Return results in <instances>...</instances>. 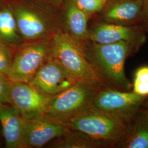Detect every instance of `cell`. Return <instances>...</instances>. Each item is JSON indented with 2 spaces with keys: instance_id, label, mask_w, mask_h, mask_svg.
<instances>
[{
  "instance_id": "6da1fadb",
  "label": "cell",
  "mask_w": 148,
  "mask_h": 148,
  "mask_svg": "<svg viewBox=\"0 0 148 148\" xmlns=\"http://www.w3.org/2000/svg\"><path fill=\"white\" fill-rule=\"evenodd\" d=\"M83 48L87 60L106 86L121 91L132 90V84L126 75L125 64L127 59L139 49L124 41L99 44L87 41Z\"/></svg>"
},
{
  "instance_id": "7a4b0ae2",
  "label": "cell",
  "mask_w": 148,
  "mask_h": 148,
  "mask_svg": "<svg viewBox=\"0 0 148 148\" xmlns=\"http://www.w3.org/2000/svg\"><path fill=\"white\" fill-rule=\"evenodd\" d=\"M24 42L51 38L60 29V8L46 0H10Z\"/></svg>"
},
{
  "instance_id": "3957f363",
  "label": "cell",
  "mask_w": 148,
  "mask_h": 148,
  "mask_svg": "<svg viewBox=\"0 0 148 148\" xmlns=\"http://www.w3.org/2000/svg\"><path fill=\"white\" fill-rule=\"evenodd\" d=\"M69 126L109 148H122L127 137L125 124L90 106L71 116Z\"/></svg>"
},
{
  "instance_id": "277c9868",
  "label": "cell",
  "mask_w": 148,
  "mask_h": 148,
  "mask_svg": "<svg viewBox=\"0 0 148 148\" xmlns=\"http://www.w3.org/2000/svg\"><path fill=\"white\" fill-rule=\"evenodd\" d=\"M51 57L57 61L77 82L97 86L105 85L86 58L83 45L60 29L52 37Z\"/></svg>"
},
{
  "instance_id": "5b68a950",
  "label": "cell",
  "mask_w": 148,
  "mask_h": 148,
  "mask_svg": "<svg viewBox=\"0 0 148 148\" xmlns=\"http://www.w3.org/2000/svg\"><path fill=\"white\" fill-rule=\"evenodd\" d=\"M147 97L104 85L95 90L89 106L113 117L127 127L143 109Z\"/></svg>"
},
{
  "instance_id": "8992f818",
  "label": "cell",
  "mask_w": 148,
  "mask_h": 148,
  "mask_svg": "<svg viewBox=\"0 0 148 148\" xmlns=\"http://www.w3.org/2000/svg\"><path fill=\"white\" fill-rule=\"evenodd\" d=\"M51 52L52 38L24 42L15 48L7 77L11 82L29 84Z\"/></svg>"
},
{
  "instance_id": "52a82bcc",
  "label": "cell",
  "mask_w": 148,
  "mask_h": 148,
  "mask_svg": "<svg viewBox=\"0 0 148 148\" xmlns=\"http://www.w3.org/2000/svg\"><path fill=\"white\" fill-rule=\"evenodd\" d=\"M52 96L27 83L11 82L9 104L26 120L42 116L47 114Z\"/></svg>"
},
{
  "instance_id": "ba28073f",
  "label": "cell",
  "mask_w": 148,
  "mask_h": 148,
  "mask_svg": "<svg viewBox=\"0 0 148 148\" xmlns=\"http://www.w3.org/2000/svg\"><path fill=\"white\" fill-rule=\"evenodd\" d=\"M101 86L75 84L52 98L47 114L54 117L72 116L90 106L95 90Z\"/></svg>"
},
{
  "instance_id": "9c48e42d",
  "label": "cell",
  "mask_w": 148,
  "mask_h": 148,
  "mask_svg": "<svg viewBox=\"0 0 148 148\" xmlns=\"http://www.w3.org/2000/svg\"><path fill=\"white\" fill-rule=\"evenodd\" d=\"M147 34L139 25L125 26L97 21L89 27L88 41L99 44L124 41L139 49L146 41Z\"/></svg>"
},
{
  "instance_id": "30bf717a",
  "label": "cell",
  "mask_w": 148,
  "mask_h": 148,
  "mask_svg": "<svg viewBox=\"0 0 148 148\" xmlns=\"http://www.w3.org/2000/svg\"><path fill=\"white\" fill-rule=\"evenodd\" d=\"M29 84L46 95L54 96L77 82L57 61L50 57Z\"/></svg>"
},
{
  "instance_id": "8fae6325",
  "label": "cell",
  "mask_w": 148,
  "mask_h": 148,
  "mask_svg": "<svg viewBox=\"0 0 148 148\" xmlns=\"http://www.w3.org/2000/svg\"><path fill=\"white\" fill-rule=\"evenodd\" d=\"M69 132L59 122L42 116L26 120L24 127L25 148H40L56 138H60Z\"/></svg>"
},
{
  "instance_id": "7c38bea8",
  "label": "cell",
  "mask_w": 148,
  "mask_h": 148,
  "mask_svg": "<svg viewBox=\"0 0 148 148\" xmlns=\"http://www.w3.org/2000/svg\"><path fill=\"white\" fill-rule=\"evenodd\" d=\"M143 0H110L99 14L101 21L125 26L139 25Z\"/></svg>"
},
{
  "instance_id": "4fadbf2b",
  "label": "cell",
  "mask_w": 148,
  "mask_h": 148,
  "mask_svg": "<svg viewBox=\"0 0 148 148\" xmlns=\"http://www.w3.org/2000/svg\"><path fill=\"white\" fill-rule=\"evenodd\" d=\"M90 19L71 0H65L60 7V30L82 45L88 41Z\"/></svg>"
},
{
  "instance_id": "5bb4252c",
  "label": "cell",
  "mask_w": 148,
  "mask_h": 148,
  "mask_svg": "<svg viewBox=\"0 0 148 148\" xmlns=\"http://www.w3.org/2000/svg\"><path fill=\"white\" fill-rule=\"evenodd\" d=\"M25 119L13 106H0V123L7 148H25Z\"/></svg>"
},
{
  "instance_id": "9a60e30c",
  "label": "cell",
  "mask_w": 148,
  "mask_h": 148,
  "mask_svg": "<svg viewBox=\"0 0 148 148\" xmlns=\"http://www.w3.org/2000/svg\"><path fill=\"white\" fill-rule=\"evenodd\" d=\"M0 42L16 48L24 42L8 1L0 0Z\"/></svg>"
},
{
  "instance_id": "2e32d148",
  "label": "cell",
  "mask_w": 148,
  "mask_h": 148,
  "mask_svg": "<svg viewBox=\"0 0 148 148\" xmlns=\"http://www.w3.org/2000/svg\"><path fill=\"white\" fill-rule=\"evenodd\" d=\"M122 148H148V115L144 108L127 126Z\"/></svg>"
},
{
  "instance_id": "e0dca14e",
  "label": "cell",
  "mask_w": 148,
  "mask_h": 148,
  "mask_svg": "<svg viewBox=\"0 0 148 148\" xmlns=\"http://www.w3.org/2000/svg\"><path fill=\"white\" fill-rule=\"evenodd\" d=\"M56 147L68 148H97L106 147L105 144L95 140L83 133L75 131L62 137Z\"/></svg>"
},
{
  "instance_id": "ac0fdd59",
  "label": "cell",
  "mask_w": 148,
  "mask_h": 148,
  "mask_svg": "<svg viewBox=\"0 0 148 148\" xmlns=\"http://www.w3.org/2000/svg\"><path fill=\"white\" fill-rule=\"evenodd\" d=\"M131 91L143 97H148V65L138 68L134 71Z\"/></svg>"
},
{
  "instance_id": "d6986e66",
  "label": "cell",
  "mask_w": 148,
  "mask_h": 148,
  "mask_svg": "<svg viewBox=\"0 0 148 148\" xmlns=\"http://www.w3.org/2000/svg\"><path fill=\"white\" fill-rule=\"evenodd\" d=\"M81 11L90 18L99 14L108 2L106 0H71Z\"/></svg>"
},
{
  "instance_id": "ffe728a7",
  "label": "cell",
  "mask_w": 148,
  "mask_h": 148,
  "mask_svg": "<svg viewBox=\"0 0 148 148\" xmlns=\"http://www.w3.org/2000/svg\"><path fill=\"white\" fill-rule=\"evenodd\" d=\"M15 48L0 42V74L7 76L13 58Z\"/></svg>"
},
{
  "instance_id": "44dd1931",
  "label": "cell",
  "mask_w": 148,
  "mask_h": 148,
  "mask_svg": "<svg viewBox=\"0 0 148 148\" xmlns=\"http://www.w3.org/2000/svg\"><path fill=\"white\" fill-rule=\"evenodd\" d=\"M11 81L7 76L0 74V106L9 103Z\"/></svg>"
},
{
  "instance_id": "7402d4cb",
  "label": "cell",
  "mask_w": 148,
  "mask_h": 148,
  "mask_svg": "<svg viewBox=\"0 0 148 148\" xmlns=\"http://www.w3.org/2000/svg\"><path fill=\"white\" fill-rule=\"evenodd\" d=\"M139 25L148 33V0H143V8Z\"/></svg>"
},
{
  "instance_id": "603a6c76",
  "label": "cell",
  "mask_w": 148,
  "mask_h": 148,
  "mask_svg": "<svg viewBox=\"0 0 148 148\" xmlns=\"http://www.w3.org/2000/svg\"><path fill=\"white\" fill-rule=\"evenodd\" d=\"M50 2L51 3L53 4V5H56V7L60 8V6L63 3L64 1L65 0H46Z\"/></svg>"
},
{
  "instance_id": "cb8c5ba5",
  "label": "cell",
  "mask_w": 148,
  "mask_h": 148,
  "mask_svg": "<svg viewBox=\"0 0 148 148\" xmlns=\"http://www.w3.org/2000/svg\"><path fill=\"white\" fill-rule=\"evenodd\" d=\"M144 109L145 110V111H146L147 115H148V97L147 98L144 105Z\"/></svg>"
},
{
  "instance_id": "d4e9b609",
  "label": "cell",
  "mask_w": 148,
  "mask_h": 148,
  "mask_svg": "<svg viewBox=\"0 0 148 148\" xmlns=\"http://www.w3.org/2000/svg\"><path fill=\"white\" fill-rule=\"evenodd\" d=\"M5 1H10V0H5Z\"/></svg>"
},
{
  "instance_id": "484cf974",
  "label": "cell",
  "mask_w": 148,
  "mask_h": 148,
  "mask_svg": "<svg viewBox=\"0 0 148 148\" xmlns=\"http://www.w3.org/2000/svg\"><path fill=\"white\" fill-rule=\"evenodd\" d=\"M106 1H110V0H106Z\"/></svg>"
}]
</instances>
